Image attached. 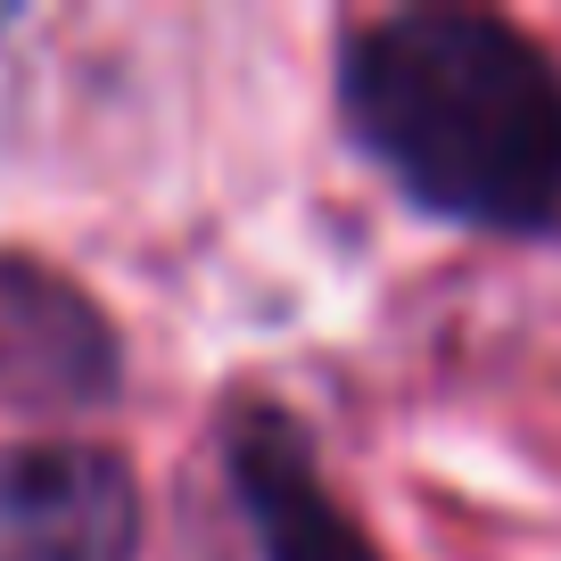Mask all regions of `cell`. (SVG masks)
I'll use <instances>...</instances> for the list:
<instances>
[{
  "label": "cell",
  "mask_w": 561,
  "mask_h": 561,
  "mask_svg": "<svg viewBox=\"0 0 561 561\" xmlns=\"http://www.w3.org/2000/svg\"><path fill=\"white\" fill-rule=\"evenodd\" d=\"M347 133L413 207L471 231L561 215V67L504 18L397 9L339 50Z\"/></svg>",
  "instance_id": "1"
},
{
  "label": "cell",
  "mask_w": 561,
  "mask_h": 561,
  "mask_svg": "<svg viewBox=\"0 0 561 561\" xmlns=\"http://www.w3.org/2000/svg\"><path fill=\"white\" fill-rule=\"evenodd\" d=\"M140 488L107 446H0V561H133Z\"/></svg>",
  "instance_id": "2"
},
{
  "label": "cell",
  "mask_w": 561,
  "mask_h": 561,
  "mask_svg": "<svg viewBox=\"0 0 561 561\" xmlns=\"http://www.w3.org/2000/svg\"><path fill=\"white\" fill-rule=\"evenodd\" d=\"M124 380V347L91 289L34 256H0V404L25 413H83Z\"/></svg>",
  "instance_id": "3"
},
{
  "label": "cell",
  "mask_w": 561,
  "mask_h": 561,
  "mask_svg": "<svg viewBox=\"0 0 561 561\" xmlns=\"http://www.w3.org/2000/svg\"><path fill=\"white\" fill-rule=\"evenodd\" d=\"M224 462L264 561H380V545L355 528V512L322 488L314 438L280 404H240L224 421Z\"/></svg>",
  "instance_id": "4"
}]
</instances>
